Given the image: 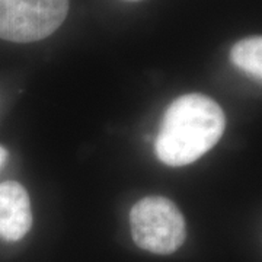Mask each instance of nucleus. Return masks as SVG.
<instances>
[{
    "label": "nucleus",
    "mask_w": 262,
    "mask_h": 262,
    "mask_svg": "<svg viewBox=\"0 0 262 262\" xmlns=\"http://www.w3.org/2000/svg\"><path fill=\"white\" fill-rule=\"evenodd\" d=\"M226 128L220 105L206 95L188 94L169 105L155 150L160 162L169 166H185L213 149Z\"/></svg>",
    "instance_id": "1"
},
{
    "label": "nucleus",
    "mask_w": 262,
    "mask_h": 262,
    "mask_svg": "<svg viewBox=\"0 0 262 262\" xmlns=\"http://www.w3.org/2000/svg\"><path fill=\"white\" fill-rule=\"evenodd\" d=\"M131 234L136 245L158 255L173 253L184 244L187 229L179 208L163 196H146L131 208Z\"/></svg>",
    "instance_id": "2"
},
{
    "label": "nucleus",
    "mask_w": 262,
    "mask_h": 262,
    "mask_svg": "<svg viewBox=\"0 0 262 262\" xmlns=\"http://www.w3.org/2000/svg\"><path fill=\"white\" fill-rule=\"evenodd\" d=\"M69 0H0V38L34 42L56 31L67 16Z\"/></svg>",
    "instance_id": "3"
},
{
    "label": "nucleus",
    "mask_w": 262,
    "mask_h": 262,
    "mask_svg": "<svg viewBox=\"0 0 262 262\" xmlns=\"http://www.w3.org/2000/svg\"><path fill=\"white\" fill-rule=\"evenodd\" d=\"M32 226L31 203L27 189L19 182L0 184V237L16 242Z\"/></svg>",
    "instance_id": "4"
},
{
    "label": "nucleus",
    "mask_w": 262,
    "mask_h": 262,
    "mask_svg": "<svg viewBox=\"0 0 262 262\" xmlns=\"http://www.w3.org/2000/svg\"><path fill=\"white\" fill-rule=\"evenodd\" d=\"M230 58L246 75L262 82V37L245 38L234 44Z\"/></svg>",
    "instance_id": "5"
},
{
    "label": "nucleus",
    "mask_w": 262,
    "mask_h": 262,
    "mask_svg": "<svg viewBox=\"0 0 262 262\" xmlns=\"http://www.w3.org/2000/svg\"><path fill=\"white\" fill-rule=\"evenodd\" d=\"M6 158H8V151H6V149H3V147L0 146V166H2V163L6 160Z\"/></svg>",
    "instance_id": "6"
},
{
    "label": "nucleus",
    "mask_w": 262,
    "mask_h": 262,
    "mask_svg": "<svg viewBox=\"0 0 262 262\" xmlns=\"http://www.w3.org/2000/svg\"><path fill=\"white\" fill-rule=\"evenodd\" d=\"M134 2H136V0H134Z\"/></svg>",
    "instance_id": "7"
}]
</instances>
